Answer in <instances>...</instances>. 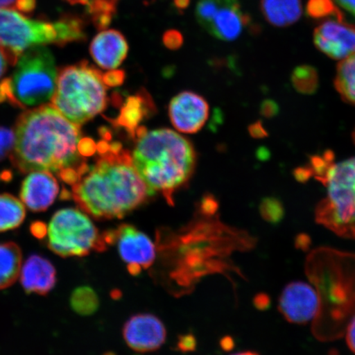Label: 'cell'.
<instances>
[{
	"instance_id": "cell-1",
	"label": "cell",
	"mask_w": 355,
	"mask_h": 355,
	"mask_svg": "<svg viewBox=\"0 0 355 355\" xmlns=\"http://www.w3.org/2000/svg\"><path fill=\"white\" fill-rule=\"evenodd\" d=\"M10 155L21 173L44 171L73 185L87 170L79 153L82 133L52 105L25 111L17 119Z\"/></svg>"
},
{
	"instance_id": "cell-2",
	"label": "cell",
	"mask_w": 355,
	"mask_h": 355,
	"mask_svg": "<svg viewBox=\"0 0 355 355\" xmlns=\"http://www.w3.org/2000/svg\"><path fill=\"white\" fill-rule=\"evenodd\" d=\"M96 148L99 157L72 185V198L96 219L122 218L150 195L121 144L103 140Z\"/></svg>"
},
{
	"instance_id": "cell-3",
	"label": "cell",
	"mask_w": 355,
	"mask_h": 355,
	"mask_svg": "<svg viewBox=\"0 0 355 355\" xmlns=\"http://www.w3.org/2000/svg\"><path fill=\"white\" fill-rule=\"evenodd\" d=\"M132 155L133 166L150 195L159 193L171 205L174 193L192 176L196 154L190 141L167 128L148 131L137 128Z\"/></svg>"
},
{
	"instance_id": "cell-4",
	"label": "cell",
	"mask_w": 355,
	"mask_h": 355,
	"mask_svg": "<svg viewBox=\"0 0 355 355\" xmlns=\"http://www.w3.org/2000/svg\"><path fill=\"white\" fill-rule=\"evenodd\" d=\"M103 73L83 61L61 69L51 105L78 126L91 121L107 105Z\"/></svg>"
},
{
	"instance_id": "cell-5",
	"label": "cell",
	"mask_w": 355,
	"mask_h": 355,
	"mask_svg": "<svg viewBox=\"0 0 355 355\" xmlns=\"http://www.w3.org/2000/svg\"><path fill=\"white\" fill-rule=\"evenodd\" d=\"M11 77L0 82V103L21 109L44 105L54 95L57 71L54 56L46 46L28 49L19 58Z\"/></svg>"
},
{
	"instance_id": "cell-6",
	"label": "cell",
	"mask_w": 355,
	"mask_h": 355,
	"mask_svg": "<svg viewBox=\"0 0 355 355\" xmlns=\"http://www.w3.org/2000/svg\"><path fill=\"white\" fill-rule=\"evenodd\" d=\"M85 38L81 20L66 17L56 21L28 19L11 8H0V46L17 55L30 48L58 44L64 46Z\"/></svg>"
},
{
	"instance_id": "cell-7",
	"label": "cell",
	"mask_w": 355,
	"mask_h": 355,
	"mask_svg": "<svg viewBox=\"0 0 355 355\" xmlns=\"http://www.w3.org/2000/svg\"><path fill=\"white\" fill-rule=\"evenodd\" d=\"M322 183L327 194L318 204L316 221L337 236L355 239V157L333 163Z\"/></svg>"
},
{
	"instance_id": "cell-8",
	"label": "cell",
	"mask_w": 355,
	"mask_h": 355,
	"mask_svg": "<svg viewBox=\"0 0 355 355\" xmlns=\"http://www.w3.org/2000/svg\"><path fill=\"white\" fill-rule=\"evenodd\" d=\"M46 236L49 248L63 257H85L93 250L103 251L106 248L102 234L85 212L74 208L55 213Z\"/></svg>"
},
{
	"instance_id": "cell-9",
	"label": "cell",
	"mask_w": 355,
	"mask_h": 355,
	"mask_svg": "<svg viewBox=\"0 0 355 355\" xmlns=\"http://www.w3.org/2000/svg\"><path fill=\"white\" fill-rule=\"evenodd\" d=\"M196 16L208 33L225 42L237 39L250 21L239 0H198Z\"/></svg>"
},
{
	"instance_id": "cell-10",
	"label": "cell",
	"mask_w": 355,
	"mask_h": 355,
	"mask_svg": "<svg viewBox=\"0 0 355 355\" xmlns=\"http://www.w3.org/2000/svg\"><path fill=\"white\" fill-rule=\"evenodd\" d=\"M105 245L116 243L119 256L132 275L148 269L155 259V247L148 235L130 225H121L102 234Z\"/></svg>"
},
{
	"instance_id": "cell-11",
	"label": "cell",
	"mask_w": 355,
	"mask_h": 355,
	"mask_svg": "<svg viewBox=\"0 0 355 355\" xmlns=\"http://www.w3.org/2000/svg\"><path fill=\"white\" fill-rule=\"evenodd\" d=\"M320 307V297L316 290L304 282L288 284L279 295V313L291 323L306 324L312 321Z\"/></svg>"
},
{
	"instance_id": "cell-12",
	"label": "cell",
	"mask_w": 355,
	"mask_h": 355,
	"mask_svg": "<svg viewBox=\"0 0 355 355\" xmlns=\"http://www.w3.org/2000/svg\"><path fill=\"white\" fill-rule=\"evenodd\" d=\"M123 339L128 347L140 353L153 352L162 347L166 329L161 319L150 313L133 315L124 324Z\"/></svg>"
},
{
	"instance_id": "cell-13",
	"label": "cell",
	"mask_w": 355,
	"mask_h": 355,
	"mask_svg": "<svg viewBox=\"0 0 355 355\" xmlns=\"http://www.w3.org/2000/svg\"><path fill=\"white\" fill-rule=\"evenodd\" d=\"M313 42L319 51L333 60H345L355 52V28L343 20L324 21L314 31Z\"/></svg>"
},
{
	"instance_id": "cell-14",
	"label": "cell",
	"mask_w": 355,
	"mask_h": 355,
	"mask_svg": "<svg viewBox=\"0 0 355 355\" xmlns=\"http://www.w3.org/2000/svg\"><path fill=\"white\" fill-rule=\"evenodd\" d=\"M171 121L178 131L195 133L201 130L209 117V105L201 96L181 92L168 106Z\"/></svg>"
},
{
	"instance_id": "cell-15",
	"label": "cell",
	"mask_w": 355,
	"mask_h": 355,
	"mask_svg": "<svg viewBox=\"0 0 355 355\" xmlns=\"http://www.w3.org/2000/svg\"><path fill=\"white\" fill-rule=\"evenodd\" d=\"M60 193L59 184L52 173L35 171L22 182L21 201L29 210L44 211L55 201Z\"/></svg>"
},
{
	"instance_id": "cell-16",
	"label": "cell",
	"mask_w": 355,
	"mask_h": 355,
	"mask_svg": "<svg viewBox=\"0 0 355 355\" xmlns=\"http://www.w3.org/2000/svg\"><path fill=\"white\" fill-rule=\"evenodd\" d=\"M128 52L126 39L116 30H106L96 35L90 46L92 59L107 70L117 69L126 59Z\"/></svg>"
},
{
	"instance_id": "cell-17",
	"label": "cell",
	"mask_w": 355,
	"mask_h": 355,
	"mask_svg": "<svg viewBox=\"0 0 355 355\" xmlns=\"http://www.w3.org/2000/svg\"><path fill=\"white\" fill-rule=\"evenodd\" d=\"M20 281L28 293L44 295L53 290L56 284V270L46 257L34 254L21 265Z\"/></svg>"
},
{
	"instance_id": "cell-18",
	"label": "cell",
	"mask_w": 355,
	"mask_h": 355,
	"mask_svg": "<svg viewBox=\"0 0 355 355\" xmlns=\"http://www.w3.org/2000/svg\"><path fill=\"white\" fill-rule=\"evenodd\" d=\"M261 10L266 20L278 28L295 24L303 13L300 0H261Z\"/></svg>"
},
{
	"instance_id": "cell-19",
	"label": "cell",
	"mask_w": 355,
	"mask_h": 355,
	"mask_svg": "<svg viewBox=\"0 0 355 355\" xmlns=\"http://www.w3.org/2000/svg\"><path fill=\"white\" fill-rule=\"evenodd\" d=\"M21 265L20 248L15 243H0V290L15 283L19 277Z\"/></svg>"
},
{
	"instance_id": "cell-20",
	"label": "cell",
	"mask_w": 355,
	"mask_h": 355,
	"mask_svg": "<svg viewBox=\"0 0 355 355\" xmlns=\"http://www.w3.org/2000/svg\"><path fill=\"white\" fill-rule=\"evenodd\" d=\"M26 216L25 205L10 194H0V233L19 227Z\"/></svg>"
},
{
	"instance_id": "cell-21",
	"label": "cell",
	"mask_w": 355,
	"mask_h": 355,
	"mask_svg": "<svg viewBox=\"0 0 355 355\" xmlns=\"http://www.w3.org/2000/svg\"><path fill=\"white\" fill-rule=\"evenodd\" d=\"M148 99L146 96L130 97L123 105L121 115L117 119L119 125L126 128L127 132L133 139H135L137 128H139L137 125L145 116L146 108L152 105L150 101L146 103Z\"/></svg>"
},
{
	"instance_id": "cell-22",
	"label": "cell",
	"mask_w": 355,
	"mask_h": 355,
	"mask_svg": "<svg viewBox=\"0 0 355 355\" xmlns=\"http://www.w3.org/2000/svg\"><path fill=\"white\" fill-rule=\"evenodd\" d=\"M335 84L341 97L355 105V52L340 61L336 69Z\"/></svg>"
},
{
	"instance_id": "cell-23",
	"label": "cell",
	"mask_w": 355,
	"mask_h": 355,
	"mask_svg": "<svg viewBox=\"0 0 355 355\" xmlns=\"http://www.w3.org/2000/svg\"><path fill=\"white\" fill-rule=\"evenodd\" d=\"M73 310L82 316H89L99 309L100 300L96 291L89 286H81L73 292L70 298Z\"/></svg>"
},
{
	"instance_id": "cell-24",
	"label": "cell",
	"mask_w": 355,
	"mask_h": 355,
	"mask_svg": "<svg viewBox=\"0 0 355 355\" xmlns=\"http://www.w3.org/2000/svg\"><path fill=\"white\" fill-rule=\"evenodd\" d=\"M291 80L296 90L303 94H312L318 87L317 71L311 66L297 67L292 73Z\"/></svg>"
},
{
	"instance_id": "cell-25",
	"label": "cell",
	"mask_w": 355,
	"mask_h": 355,
	"mask_svg": "<svg viewBox=\"0 0 355 355\" xmlns=\"http://www.w3.org/2000/svg\"><path fill=\"white\" fill-rule=\"evenodd\" d=\"M116 2L117 0H92L89 4V12L97 28L103 30L110 25Z\"/></svg>"
},
{
	"instance_id": "cell-26",
	"label": "cell",
	"mask_w": 355,
	"mask_h": 355,
	"mask_svg": "<svg viewBox=\"0 0 355 355\" xmlns=\"http://www.w3.org/2000/svg\"><path fill=\"white\" fill-rule=\"evenodd\" d=\"M307 13L315 19L333 17L336 19L343 20V13L336 8L332 0H309Z\"/></svg>"
},
{
	"instance_id": "cell-27",
	"label": "cell",
	"mask_w": 355,
	"mask_h": 355,
	"mask_svg": "<svg viewBox=\"0 0 355 355\" xmlns=\"http://www.w3.org/2000/svg\"><path fill=\"white\" fill-rule=\"evenodd\" d=\"M260 213L265 220L272 224L278 223L284 216L283 204L275 198H265L261 203Z\"/></svg>"
},
{
	"instance_id": "cell-28",
	"label": "cell",
	"mask_w": 355,
	"mask_h": 355,
	"mask_svg": "<svg viewBox=\"0 0 355 355\" xmlns=\"http://www.w3.org/2000/svg\"><path fill=\"white\" fill-rule=\"evenodd\" d=\"M15 135L10 128L0 126V159L11 154L15 146Z\"/></svg>"
},
{
	"instance_id": "cell-29",
	"label": "cell",
	"mask_w": 355,
	"mask_h": 355,
	"mask_svg": "<svg viewBox=\"0 0 355 355\" xmlns=\"http://www.w3.org/2000/svg\"><path fill=\"white\" fill-rule=\"evenodd\" d=\"M19 57L16 53L0 46V78L6 73L8 66L17 64Z\"/></svg>"
},
{
	"instance_id": "cell-30",
	"label": "cell",
	"mask_w": 355,
	"mask_h": 355,
	"mask_svg": "<svg viewBox=\"0 0 355 355\" xmlns=\"http://www.w3.org/2000/svg\"><path fill=\"white\" fill-rule=\"evenodd\" d=\"M35 7V0H0V8L17 11L30 12Z\"/></svg>"
},
{
	"instance_id": "cell-31",
	"label": "cell",
	"mask_w": 355,
	"mask_h": 355,
	"mask_svg": "<svg viewBox=\"0 0 355 355\" xmlns=\"http://www.w3.org/2000/svg\"><path fill=\"white\" fill-rule=\"evenodd\" d=\"M163 40L165 46L172 49V50H176L183 44V37H182L179 32L175 30L168 31V32L166 33L164 35Z\"/></svg>"
},
{
	"instance_id": "cell-32",
	"label": "cell",
	"mask_w": 355,
	"mask_h": 355,
	"mask_svg": "<svg viewBox=\"0 0 355 355\" xmlns=\"http://www.w3.org/2000/svg\"><path fill=\"white\" fill-rule=\"evenodd\" d=\"M123 71L113 70L103 74V79L106 86H119L123 83L124 80Z\"/></svg>"
},
{
	"instance_id": "cell-33",
	"label": "cell",
	"mask_w": 355,
	"mask_h": 355,
	"mask_svg": "<svg viewBox=\"0 0 355 355\" xmlns=\"http://www.w3.org/2000/svg\"><path fill=\"white\" fill-rule=\"evenodd\" d=\"M345 340L349 349L355 354V316L350 320L346 328Z\"/></svg>"
},
{
	"instance_id": "cell-34",
	"label": "cell",
	"mask_w": 355,
	"mask_h": 355,
	"mask_svg": "<svg viewBox=\"0 0 355 355\" xmlns=\"http://www.w3.org/2000/svg\"><path fill=\"white\" fill-rule=\"evenodd\" d=\"M277 105L272 101H266L261 105V113L266 117H272L277 113Z\"/></svg>"
},
{
	"instance_id": "cell-35",
	"label": "cell",
	"mask_w": 355,
	"mask_h": 355,
	"mask_svg": "<svg viewBox=\"0 0 355 355\" xmlns=\"http://www.w3.org/2000/svg\"><path fill=\"white\" fill-rule=\"evenodd\" d=\"M179 345L183 352H190L196 347V340L192 336H185L180 340Z\"/></svg>"
},
{
	"instance_id": "cell-36",
	"label": "cell",
	"mask_w": 355,
	"mask_h": 355,
	"mask_svg": "<svg viewBox=\"0 0 355 355\" xmlns=\"http://www.w3.org/2000/svg\"><path fill=\"white\" fill-rule=\"evenodd\" d=\"M32 232L35 237L44 238L47 233V227L42 223H35L32 225Z\"/></svg>"
},
{
	"instance_id": "cell-37",
	"label": "cell",
	"mask_w": 355,
	"mask_h": 355,
	"mask_svg": "<svg viewBox=\"0 0 355 355\" xmlns=\"http://www.w3.org/2000/svg\"><path fill=\"white\" fill-rule=\"evenodd\" d=\"M335 1L355 17V0H335Z\"/></svg>"
},
{
	"instance_id": "cell-38",
	"label": "cell",
	"mask_w": 355,
	"mask_h": 355,
	"mask_svg": "<svg viewBox=\"0 0 355 355\" xmlns=\"http://www.w3.org/2000/svg\"><path fill=\"white\" fill-rule=\"evenodd\" d=\"M250 132L252 135H254L257 137H263L266 135V131L260 123H256L254 124V125H252L250 128Z\"/></svg>"
},
{
	"instance_id": "cell-39",
	"label": "cell",
	"mask_w": 355,
	"mask_h": 355,
	"mask_svg": "<svg viewBox=\"0 0 355 355\" xmlns=\"http://www.w3.org/2000/svg\"><path fill=\"white\" fill-rule=\"evenodd\" d=\"M175 3L178 8H182V10H184V8L189 6V0H175Z\"/></svg>"
},
{
	"instance_id": "cell-40",
	"label": "cell",
	"mask_w": 355,
	"mask_h": 355,
	"mask_svg": "<svg viewBox=\"0 0 355 355\" xmlns=\"http://www.w3.org/2000/svg\"><path fill=\"white\" fill-rule=\"evenodd\" d=\"M71 4H83V6H89L92 0H66Z\"/></svg>"
},
{
	"instance_id": "cell-41",
	"label": "cell",
	"mask_w": 355,
	"mask_h": 355,
	"mask_svg": "<svg viewBox=\"0 0 355 355\" xmlns=\"http://www.w3.org/2000/svg\"><path fill=\"white\" fill-rule=\"evenodd\" d=\"M232 355H259L255 352H251V350H247V352H239Z\"/></svg>"
},
{
	"instance_id": "cell-42",
	"label": "cell",
	"mask_w": 355,
	"mask_h": 355,
	"mask_svg": "<svg viewBox=\"0 0 355 355\" xmlns=\"http://www.w3.org/2000/svg\"><path fill=\"white\" fill-rule=\"evenodd\" d=\"M353 139H354V143H355V130H354V132Z\"/></svg>"
}]
</instances>
